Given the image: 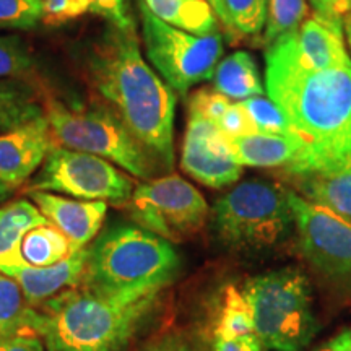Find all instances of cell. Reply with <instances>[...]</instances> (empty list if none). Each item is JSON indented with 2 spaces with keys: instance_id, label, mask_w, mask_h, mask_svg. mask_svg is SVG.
<instances>
[{
  "instance_id": "obj_8",
  "label": "cell",
  "mask_w": 351,
  "mask_h": 351,
  "mask_svg": "<svg viewBox=\"0 0 351 351\" xmlns=\"http://www.w3.org/2000/svg\"><path fill=\"white\" fill-rule=\"evenodd\" d=\"M145 54L158 75L174 91L186 96L192 86L213 78L223 56L221 33L197 36L174 28L138 0Z\"/></svg>"
},
{
  "instance_id": "obj_16",
  "label": "cell",
  "mask_w": 351,
  "mask_h": 351,
  "mask_svg": "<svg viewBox=\"0 0 351 351\" xmlns=\"http://www.w3.org/2000/svg\"><path fill=\"white\" fill-rule=\"evenodd\" d=\"M86 247L78 249L62 262L49 267L0 263V271L20 285L29 306L38 307L82 283L86 265Z\"/></svg>"
},
{
  "instance_id": "obj_17",
  "label": "cell",
  "mask_w": 351,
  "mask_h": 351,
  "mask_svg": "<svg viewBox=\"0 0 351 351\" xmlns=\"http://www.w3.org/2000/svg\"><path fill=\"white\" fill-rule=\"evenodd\" d=\"M236 160L251 168L282 169L283 173L296 163L302 152V143L293 135L249 132L230 140Z\"/></svg>"
},
{
  "instance_id": "obj_21",
  "label": "cell",
  "mask_w": 351,
  "mask_h": 351,
  "mask_svg": "<svg viewBox=\"0 0 351 351\" xmlns=\"http://www.w3.org/2000/svg\"><path fill=\"white\" fill-rule=\"evenodd\" d=\"M78 251L67 236L52 225L34 226L23 236L13 256L5 262L15 265L49 267L62 262L70 254Z\"/></svg>"
},
{
  "instance_id": "obj_37",
  "label": "cell",
  "mask_w": 351,
  "mask_h": 351,
  "mask_svg": "<svg viewBox=\"0 0 351 351\" xmlns=\"http://www.w3.org/2000/svg\"><path fill=\"white\" fill-rule=\"evenodd\" d=\"M0 351H46V346L41 337L19 335L0 340Z\"/></svg>"
},
{
  "instance_id": "obj_13",
  "label": "cell",
  "mask_w": 351,
  "mask_h": 351,
  "mask_svg": "<svg viewBox=\"0 0 351 351\" xmlns=\"http://www.w3.org/2000/svg\"><path fill=\"white\" fill-rule=\"evenodd\" d=\"M267 49L275 51L304 69L319 70L351 64L345 46L343 26L320 19L315 13L307 16L296 32Z\"/></svg>"
},
{
  "instance_id": "obj_29",
  "label": "cell",
  "mask_w": 351,
  "mask_h": 351,
  "mask_svg": "<svg viewBox=\"0 0 351 351\" xmlns=\"http://www.w3.org/2000/svg\"><path fill=\"white\" fill-rule=\"evenodd\" d=\"M43 21V0H0V29L36 28Z\"/></svg>"
},
{
  "instance_id": "obj_24",
  "label": "cell",
  "mask_w": 351,
  "mask_h": 351,
  "mask_svg": "<svg viewBox=\"0 0 351 351\" xmlns=\"http://www.w3.org/2000/svg\"><path fill=\"white\" fill-rule=\"evenodd\" d=\"M36 91L21 82H0V134L13 130L43 116Z\"/></svg>"
},
{
  "instance_id": "obj_22",
  "label": "cell",
  "mask_w": 351,
  "mask_h": 351,
  "mask_svg": "<svg viewBox=\"0 0 351 351\" xmlns=\"http://www.w3.org/2000/svg\"><path fill=\"white\" fill-rule=\"evenodd\" d=\"M38 307L28 304L20 285L0 271V340L36 335Z\"/></svg>"
},
{
  "instance_id": "obj_32",
  "label": "cell",
  "mask_w": 351,
  "mask_h": 351,
  "mask_svg": "<svg viewBox=\"0 0 351 351\" xmlns=\"http://www.w3.org/2000/svg\"><path fill=\"white\" fill-rule=\"evenodd\" d=\"M90 13V0H43V21L62 25Z\"/></svg>"
},
{
  "instance_id": "obj_12",
  "label": "cell",
  "mask_w": 351,
  "mask_h": 351,
  "mask_svg": "<svg viewBox=\"0 0 351 351\" xmlns=\"http://www.w3.org/2000/svg\"><path fill=\"white\" fill-rule=\"evenodd\" d=\"M181 168L204 186L225 189L239 181L243 166L230 138L213 121L189 111L181 148Z\"/></svg>"
},
{
  "instance_id": "obj_19",
  "label": "cell",
  "mask_w": 351,
  "mask_h": 351,
  "mask_svg": "<svg viewBox=\"0 0 351 351\" xmlns=\"http://www.w3.org/2000/svg\"><path fill=\"white\" fill-rule=\"evenodd\" d=\"M156 19L182 32L207 36L219 33V20L207 0H142Z\"/></svg>"
},
{
  "instance_id": "obj_36",
  "label": "cell",
  "mask_w": 351,
  "mask_h": 351,
  "mask_svg": "<svg viewBox=\"0 0 351 351\" xmlns=\"http://www.w3.org/2000/svg\"><path fill=\"white\" fill-rule=\"evenodd\" d=\"M213 351H263V346L256 333L232 339L213 337Z\"/></svg>"
},
{
  "instance_id": "obj_33",
  "label": "cell",
  "mask_w": 351,
  "mask_h": 351,
  "mask_svg": "<svg viewBox=\"0 0 351 351\" xmlns=\"http://www.w3.org/2000/svg\"><path fill=\"white\" fill-rule=\"evenodd\" d=\"M231 103L232 101L230 98H226L225 95L218 93V91L215 90L202 88V90H197L195 93L189 98V111L200 114V116L207 117V119L213 121L215 124H217L219 117L225 114Z\"/></svg>"
},
{
  "instance_id": "obj_7",
  "label": "cell",
  "mask_w": 351,
  "mask_h": 351,
  "mask_svg": "<svg viewBox=\"0 0 351 351\" xmlns=\"http://www.w3.org/2000/svg\"><path fill=\"white\" fill-rule=\"evenodd\" d=\"M44 114L60 147L104 158L142 181L163 169L109 106L52 101Z\"/></svg>"
},
{
  "instance_id": "obj_31",
  "label": "cell",
  "mask_w": 351,
  "mask_h": 351,
  "mask_svg": "<svg viewBox=\"0 0 351 351\" xmlns=\"http://www.w3.org/2000/svg\"><path fill=\"white\" fill-rule=\"evenodd\" d=\"M90 13L106 20L111 28L124 33H137V23L132 15L129 0H90Z\"/></svg>"
},
{
  "instance_id": "obj_26",
  "label": "cell",
  "mask_w": 351,
  "mask_h": 351,
  "mask_svg": "<svg viewBox=\"0 0 351 351\" xmlns=\"http://www.w3.org/2000/svg\"><path fill=\"white\" fill-rule=\"evenodd\" d=\"M254 332L252 309L243 289L228 287L223 295V302L215 324L213 337L232 339V337L251 335Z\"/></svg>"
},
{
  "instance_id": "obj_3",
  "label": "cell",
  "mask_w": 351,
  "mask_h": 351,
  "mask_svg": "<svg viewBox=\"0 0 351 351\" xmlns=\"http://www.w3.org/2000/svg\"><path fill=\"white\" fill-rule=\"evenodd\" d=\"M163 289L108 298L70 288L38 306L36 335L46 351H124Z\"/></svg>"
},
{
  "instance_id": "obj_35",
  "label": "cell",
  "mask_w": 351,
  "mask_h": 351,
  "mask_svg": "<svg viewBox=\"0 0 351 351\" xmlns=\"http://www.w3.org/2000/svg\"><path fill=\"white\" fill-rule=\"evenodd\" d=\"M309 2L314 8V13L320 19L343 26L345 15H348L345 0H309Z\"/></svg>"
},
{
  "instance_id": "obj_23",
  "label": "cell",
  "mask_w": 351,
  "mask_h": 351,
  "mask_svg": "<svg viewBox=\"0 0 351 351\" xmlns=\"http://www.w3.org/2000/svg\"><path fill=\"white\" fill-rule=\"evenodd\" d=\"M47 223L46 217L29 200L20 199L0 207V262L8 261L15 254L26 232Z\"/></svg>"
},
{
  "instance_id": "obj_1",
  "label": "cell",
  "mask_w": 351,
  "mask_h": 351,
  "mask_svg": "<svg viewBox=\"0 0 351 351\" xmlns=\"http://www.w3.org/2000/svg\"><path fill=\"white\" fill-rule=\"evenodd\" d=\"M265 90L282 109L302 152L287 178L351 165V64L304 69L265 49Z\"/></svg>"
},
{
  "instance_id": "obj_2",
  "label": "cell",
  "mask_w": 351,
  "mask_h": 351,
  "mask_svg": "<svg viewBox=\"0 0 351 351\" xmlns=\"http://www.w3.org/2000/svg\"><path fill=\"white\" fill-rule=\"evenodd\" d=\"M98 93L163 169L174 165L176 93L140 52L137 33L109 28L90 56Z\"/></svg>"
},
{
  "instance_id": "obj_27",
  "label": "cell",
  "mask_w": 351,
  "mask_h": 351,
  "mask_svg": "<svg viewBox=\"0 0 351 351\" xmlns=\"http://www.w3.org/2000/svg\"><path fill=\"white\" fill-rule=\"evenodd\" d=\"M241 106L245 109L249 119H251L254 130L265 132V134H278V135H293L291 127H289L287 117L269 96L258 95L252 98L239 101Z\"/></svg>"
},
{
  "instance_id": "obj_41",
  "label": "cell",
  "mask_w": 351,
  "mask_h": 351,
  "mask_svg": "<svg viewBox=\"0 0 351 351\" xmlns=\"http://www.w3.org/2000/svg\"><path fill=\"white\" fill-rule=\"evenodd\" d=\"M343 33H345V38H346V41H348V46L351 51V12L348 13V15H345V19H343Z\"/></svg>"
},
{
  "instance_id": "obj_4",
  "label": "cell",
  "mask_w": 351,
  "mask_h": 351,
  "mask_svg": "<svg viewBox=\"0 0 351 351\" xmlns=\"http://www.w3.org/2000/svg\"><path fill=\"white\" fill-rule=\"evenodd\" d=\"M181 257L168 239L138 225L109 228L86 247L80 287L121 298L163 289L178 278Z\"/></svg>"
},
{
  "instance_id": "obj_10",
  "label": "cell",
  "mask_w": 351,
  "mask_h": 351,
  "mask_svg": "<svg viewBox=\"0 0 351 351\" xmlns=\"http://www.w3.org/2000/svg\"><path fill=\"white\" fill-rule=\"evenodd\" d=\"M301 256L340 295L351 300V221L289 189Z\"/></svg>"
},
{
  "instance_id": "obj_11",
  "label": "cell",
  "mask_w": 351,
  "mask_h": 351,
  "mask_svg": "<svg viewBox=\"0 0 351 351\" xmlns=\"http://www.w3.org/2000/svg\"><path fill=\"white\" fill-rule=\"evenodd\" d=\"M125 207L135 225L169 243L199 232L210 213L204 195L178 174L158 176L137 184Z\"/></svg>"
},
{
  "instance_id": "obj_34",
  "label": "cell",
  "mask_w": 351,
  "mask_h": 351,
  "mask_svg": "<svg viewBox=\"0 0 351 351\" xmlns=\"http://www.w3.org/2000/svg\"><path fill=\"white\" fill-rule=\"evenodd\" d=\"M217 125L230 140L239 137V135L249 134V132H256L254 130L251 119H249L247 112H245V109L241 106L239 101H232L230 108L225 111V114L219 117Z\"/></svg>"
},
{
  "instance_id": "obj_5",
  "label": "cell",
  "mask_w": 351,
  "mask_h": 351,
  "mask_svg": "<svg viewBox=\"0 0 351 351\" xmlns=\"http://www.w3.org/2000/svg\"><path fill=\"white\" fill-rule=\"evenodd\" d=\"M212 228L230 251L257 254L275 247L295 230L289 189L262 179L236 184L215 202Z\"/></svg>"
},
{
  "instance_id": "obj_42",
  "label": "cell",
  "mask_w": 351,
  "mask_h": 351,
  "mask_svg": "<svg viewBox=\"0 0 351 351\" xmlns=\"http://www.w3.org/2000/svg\"><path fill=\"white\" fill-rule=\"evenodd\" d=\"M12 191H13L12 187H8L7 184H3L2 181H0V204H2V202H5L8 197H10Z\"/></svg>"
},
{
  "instance_id": "obj_20",
  "label": "cell",
  "mask_w": 351,
  "mask_h": 351,
  "mask_svg": "<svg viewBox=\"0 0 351 351\" xmlns=\"http://www.w3.org/2000/svg\"><path fill=\"white\" fill-rule=\"evenodd\" d=\"M213 90L231 101L263 95V83L251 52L238 51L221 59L213 73Z\"/></svg>"
},
{
  "instance_id": "obj_6",
  "label": "cell",
  "mask_w": 351,
  "mask_h": 351,
  "mask_svg": "<svg viewBox=\"0 0 351 351\" xmlns=\"http://www.w3.org/2000/svg\"><path fill=\"white\" fill-rule=\"evenodd\" d=\"M252 309L254 332L270 351H306L319 328L311 283L296 267L252 276L243 288Z\"/></svg>"
},
{
  "instance_id": "obj_18",
  "label": "cell",
  "mask_w": 351,
  "mask_h": 351,
  "mask_svg": "<svg viewBox=\"0 0 351 351\" xmlns=\"http://www.w3.org/2000/svg\"><path fill=\"white\" fill-rule=\"evenodd\" d=\"M304 199L327 207L351 221V165L333 173H314L288 178Z\"/></svg>"
},
{
  "instance_id": "obj_28",
  "label": "cell",
  "mask_w": 351,
  "mask_h": 351,
  "mask_svg": "<svg viewBox=\"0 0 351 351\" xmlns=\"http://www.w3.org/2000/svg\"><path fill=\"white\" fill-rule=\"evenodd\" d=\"M238 36H262L267 20V0H223Z\"/></svg>"
},
{
  "instance_id": "obj_15",
  "label": "cell",
  "mask_w": 351,
  "mask_h": 351,
  "mask_svg": "<svg viewBox=\"0 0 351 351\" xmlns=\"http://www.w3.org/2000/svg\"><path fill=\"white\" fill-rule=\"evenodd\" d=\"M29 199L49 225L64 232L75 249L93 243L108 213L104 202L67 199L41 191L29 192Z\"/></svg>"
},
{
  "instance_id": "obj_40",
  "label": "cell",
  "mask_w": 351,
  "mask_h": 351,
  "mask_svg": "<svg viewBox=\"0 0 351 351\" xmlns=\"http://www.w3.org/2000/svg\"><path fill=\"white\" fill-rule=\"evenodd\" d=\"M207 2L213 7V10H215V13H217L219 23H221L223 29H225L228 36H230V39L238 38V33L234 32V26H232L230 15H228V12L225 8V2H223V0H207Z\"/></svg>"
},
{
  "instance_id": "obj_14",
  "label": "cell",
  "mask_w": 351,
  "mask_h": 351,
  "mask_svg": "<svg viewBox=\"0 0 351 351\" xmlns=\"http://www.w3.org/2000/svg\"><path fill=\"white\" fill-rule=\"evenodd\" d=\"M56 145L46 114L0 134V181L15 189L28 181Z\"/></svg>"
},
{
  "instance_id": "obj_39",
  "label": "cell",
  "mask_w": 351,
  "mask_h": 351,
  "mask_svg": "<svg viewBox=\"0 0 351 351\" xmlns=\"http://www.w3.org/2000/svg\"><path fill=\"white\" fill-rule=\"evenodd\" d=\"M315 351H351V328H345L333 335Z\"/></svg>"
},
{
  "instance_id": "obj_43",
  "label": "cell",
  "mask_w": 351,
  "mask_h": 351,
  "mask_svg": "<svg viewBox=\"0 0 351 351\" xmlns=\"http://www.w3.org/2000/svg\"><path fill=\"white\" fill-rule=\"evenodd\" d=\"M345 5L348 8V13L351 12V0H345Z\"/></svg>"
},
{
  "instance_id": "obj_38",
  "label": "cell",
  "mask_w": 351,
  "mask_h": 351,
  "mask_svg": "<svg viewBox=\"0 0 351 351\" xmlns=\"http://www.w3.org/2000/svg\"><path fill=\"white\" fill-rule=\"evenodd\" d=\"M143 351H195L191 343L179 335H166L155 343L148 345Z\"/></svg>"
},
{
  "instance_id": "obj_25",
  "label": "cell",
  "mask_w": 351,
  "mask_h": 351,
  "mask_svg": "<svg viewBox=\"0 0 351 351\" xmlns=\"http://www.w3.org/2000/svg\"><path fill=\"white\" fill-rule=\"evenodd\" d=\"M311 15L307 0H267V20L262 33L263 49L296 32Z\"/></svg>"
},
{
  "instance_id": "obj_30",
  "label": "cell",
  "mask_w": 351,
  "mask_h": 351,
  "mask_svg": "<svg viewBox=\"0 0 351 351\" xmlns=\"http://www.w3.org/2000/svg\"><path fill=\"white\" fill-rule=\"evenodd\" d=\"M33 67V57L19 36H0V78L21 77Z\"/></svg>"
},
{
  "instance_id": "obj_9",
  "label": "cell",
  "mask_w": 351,
  "mask_h": 351,
  "mask_svg": "<svg viewBox=\"0 0 351 351\" xmlns=\"http://www.w3.org/2000/svg\"><path fill=\"white\" fill-rule=\"evenodd\" d=\"M134 179L104 158L54 145L28 186V192L41 191L70 195L78 200H96L125 207L135 191Z\"/></svg>"
}]
</instances>
